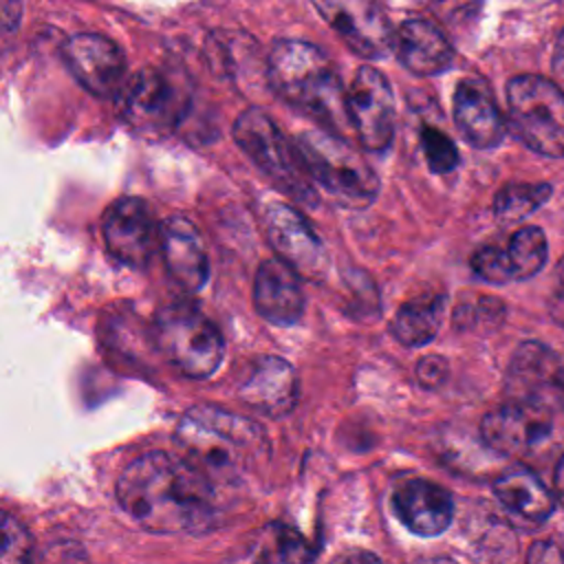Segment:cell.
Masks as SVG:
<instances>
[{
    "label": "cell",
    "instance_id": "cell-21",
    "mask_svg": "<svg viewBox=\"0 0 564 564\" xmlns=\"http://www.w3.org/2000/svg\"><path fill=\"white\" fill-rule=\"evenodd\" d=\"M494 494L502 507L524 524H542L551 518L555 498L529 469H509L494 482Z\"/></svg>",
    "mask_w": 564,
    "mask_h": 564
},
{
    "label": "cell",
    "instance_id": "cell-11",
    "mask_svg": "<svg viewBox=\"0 0 564 564\" xmlns=\"http://www.w3.org/2000/svg\"><path fill=\"white\" fill-rule=\"evenodd\" d=\"M480 434L494 452L524 456L549 438L551 412L540 399H513L482 419Z\"/></svg>",
    "mask_w": 564,
    "mask_h": 564
},
{
    "label": "cell",
    "instance_id": "cell-3",
    "mask_svg": "<svg viewBox=\"0 0 564 564\" xmlns=\"http://www.w3.org/2000/svg\"><path fill=\"white\" fill-rule=\"evenodd\" d=\"M273 90L297 110L311 115L330 130L348 121L346 90L326 53L295 37L278 40L267 59Z\"/></svg>",
    "mask_w": 564,
    "mask_h": 564
},
{
    "label": "cell",
    "instance_id": "cell-17",
    "mask_svg": "<svg viewBox=\"0 0 564 564\" xmlns=\"http://www.w3.org/2000/svg\"><path fill=\"white\" fill-rule=\"evenodd\" d=\"M159 249L174 282L185 291L203 289L209 278V260L203 238L192 220L183 216H170L163 220Z\"/></svg>",
    "mask_w": 564,
    "mask_h": 564
},
{
    "label": "cell",
    "instance_id": "cell-38",
    "mask_svg": "<svg viewBox=\"0 0 564 564\" xmlns=\"http://www.w3.org/2000/svg\"><path fill=\"white\" fill-rule=\"evenodd\" d=\"M555 392H557V397H560V401H562V405H564V366H562V370H560V375H557Z\"/></svg>",
    "mask_w": 564,
    "mask_h": 564
},
{
    "label": "cell",
    "instance_id": "cell-26",
    "mask_svg": "<svg viewBox=\"0 0 564 564\" xmlns=\"http://www.w3.org/2000/svg\"><path fill=\"white\" fill-rule=\"evenodd\" d=\"M513 278L527 280L533 278L546 262V238L540 227H522L518 229L507 249Z\"/></svg>",
    "mask_w": 564,
    "mask_h": 564
},
{
    "label": "cell",
    "instance_id": "cell-27",
    "mask_svg": "<svg viewBox=\"0 0 564 564\" xmlns=\"http://www.w3.org/2000/svg\"><path fill=\"white\" fill-rule=\"evenodd\" d=\"M31 531L11 513L0 511V564H22L33 555Z\"/></svg>",
    "mask_w": 564,
    "mask_h": 564
},
{
    "label": "cell",
    "instance_id": "cell-9",
    "mask_svg": "<svg viewBox=\"0 0 564 564\" xmlns=\"http://www.w3.org/2000/svg\"><path fill=\"white\" fill-rule=\"evenodd\" d=\"M344 44L366 59L388 55L394 44L392 24L377 0H311Z\"/></svg>",
    "mask_w": 564,
    "mask_h": 564
},
{
    "label": "cell",
    "instance_id": "cell-22",
    "mask_svg": "<svg viewBox=\"0 0 564 564\" xmlns=\"http://www.w3.org/2000/svg\"><path fill=\"white\" fill-rule=\"evenodd\" d=\"M562 361L540 344H522L509 364V383L513 388V399H538L544 386L555 390Z\"/></svg>",
    "mask_w": 564,
    "mask_h": 564
},
{
    "label": "cell",
    "instance_id": "cell-28",
    "mask_svg": "<svg viewBox=\"0 0 564 564\" xmlns=\"http://www.w3.org/2000/svg\"><path fill=\"white\" fill-rule=\"evenodd\" d=\"M421 148H423L427 167L434 174H447V172L456 170V165L460 161L458 148L454 145V141L445 132H441L432 126L421 128Z\"/></svg>",
    "mask_w": 564,
    "mask_h": 564
},
{
    "label": "cell",
    "instance_id": "cell-4",
    "mask_svg": "<svg viewBox=\"0 0 564 564\" xmlns=\"http://www.w3.org/2000/svg\"><path fill=\"white\" fill-rule=\"evenodd\" d=\"M295 148L311 178L344 207H366L379 192V178L368 161L344 139L324 130H306Z\"/></svg>",
    "mask_w": 564,
    "mask_h": 564
},
{
    "label": "cell",
    "instance_id": "cell-18",
    "mask_svg": "<svg viewBox=\"0 0 564 564\" xmlns=\"http://www.w3.org/2000/svg\"><path fill=\"white\" fill-rule=\"evenodd\" d=\"M454 121L471 148L489 150L505 137V121L482 79H460L454 90Z\"/></svg>",
    "mask_w": 564,
    "mask_h": 564
},
{
    "label": "cell",
    "instance_id": "cell-15",
    "mask_svg": "<svg viewBox=\"0 0 564 564\" xmlns=\"http://www.w3.org/2000/svg\"><path fill=\"white\" fill-rule=\"evenodd\" d=\"M397 518L416 535L443 533L454 518V500L447 489L425 478H408L392 494Z\"/></svg>",
    "mask_w": 564,
    "mask_h": 564
},
{
    "label": "cell",
    "instance_id": "cell-13",
    "mask_svg": "<svg viewBox=\"0 0 564 564\" xmlns=\"http://www.w3.org/2000/svg\"><path fill=\"white\" fill-rule=\"evenodd\" d=\"M183 112V95L176 82L159 68H141L123 90V115L132 126L161 128Z\"/></svg>",
    "mask_w": 564,
    "mask_h": 564
},
{
    "label": "cell",
    "instance_id": "cell-37",
    "mask_svg": "<svg viewBox=\"0 0 564 564\" xmlns=\"http://www.w3.org/2000/svg\"><path fill=\"white\" fill-rule=\"evenodd\" d=\"M555 280H557V300L564 304V258L555 269Z\"/></svg>",
    "mask_w": 564,
    "mask_h": 564
},
{
    "label": "cell",
    "instance_id": "cell-10",
    "mask_svg": "<svg viewBox=\"0 0 564 564\" xmlns=\"http://www.w3.org/2000/svg\"><path fill=\"white\" fill-rule=\"evenodd\" d=\"M101 234L108 251L128 267H145L161 240L150 205L143 198L126 196L115 200L101 223Z\"/></svg>",
    "mask_w": 564,
    "mask_h": 564
},
{
    "label": "cell",
    "instance_id": "cell-19",
    "mask_svg": "<svg viewBox=\"0 0 564 564\" xmlns=\"http://www.w3.org/2000/svg\"><path fill=\"white\" fill-rule=\"evenodd\" d=\"M399 62L414 75H438L449 68L454 46L445 31L425 18H410L394 31Z\"/></svg>",
    "mask_w": 564,
    "mask_h": 564
},
{
    "label": "cell",
    "instance_id": "cell-36",
    "mask_svg": "<svg viewBox=\"0 0 564 564\" xmlns=\"http://www.w3.org/2000/svg\"><path fill=\"white\" fill-rule=\"evenodd\" d=\"M555 494H557L560 502L564 505V456L560 458V463L555 467Z\"/></svg>",
    "mask_w": 564,
    "mask_h": 564
},
{
    "label": "cell",
    "instance_id": "cell-8",
    "mask_svg": "<svg viewBox=\"0 0 564 564\" xmlns=\"http://www.w3.org/2000/svg\"><path fill=\"white\" fill-rule=\"evenodd\" d=\"M348 121L361 145L370 152H383L394 137V95L383 73L361 66L346 90Z\"/></svg>",
    "mask_w": 564,
    "mask_h": 564
},
{
    "label": "cell",
    "instance_id": "cell-33",
    "mask_svg": "<svg viewBox=\"0 0 564 564\" xmlns=\"http://www.w3.org/2000/svg\"><path fill=\"white\" fill-rule=\"evenodd\" d=\"M22 22V0H0V44L9 40Z\"/></svg>",
    "mask_w": 564,
    "mask_h": 564
},
{
    "label": "cell",
    "instance_id": "cell-16",
    "mask_svg": "<svg viewBox=\"0 0 564 564\" xmlns=\"http://www.w3.org/2000/svg\"><path fill=\"white\" fill-rule=\"evenodd\" d=\"M253 306L267 322L278 326L300 322L304 313V291L297 269L282 258L264 260L253 280Z\"/></svg>",
    "mask_w": 564,
    "mask_h": 564
},
{
    "label": "cell",
    "instance_id": "cell-32",
    "mask_svg": "<svg viewBox=\"0 0 564 564\" xmlns=\"http://www.w3.org/2000/svg\"><path fill=\"white\" fill-rule=\"evenodd\" d=\"M447 375H449V366L438 355H427L416 364V379L427 390L441 388L447 381Z\"/></svg>",
    "mask_w": 564,
    "mask_h": 564
},
{
    "label": "cell",
    "instance_id": "cell-6",
    "mask_svg": "<svg viewBox=\"0 0 564 564\" xmlns=\"http://www.w3.org/2000/svg\"><path fill=\"white\" fill-rule=\"evenodd\" d=\"M511 132L533 152L564 159V93L540 75H518L507 84Z\"/></svg>",
    "mask_w": 564,
    "mask_h": 564
},
{
    "label": "cell",
    "instance_id": "cell-2",
    "mask_svg": "<svg viewBox=\"0 0 564 564\" xmlns=\"http://www.w3.org/2000/svg\"><path fill=\"white\" fill-rule=\"evenodd\" d=\"M176 445L216 487L236 485L267 449V436L251 419L214 405L187 410L176 427Z\"/></svg>",
    "mask_w": 564,
    "mask_h": 564
},
{
    "label": "cell",
    "instance_id": "cell-34",
    "mask_svg": "<svg viewBox=\"0 0 564 564\" xmlns=\"http://www.w3.org/2000/svg\"><path fill=\"white\" fill-rule=\"evenodd\" d=\"M529 562H544V560H553V562H562L564 560V551L553 544V542H535L527 555Z\"/></svg>",
    "mask_w": 564,
    "mask_h": 564
},
{
    "label": "cell",
    "instance_id": "cell-14",
    "mask_svg": "<svg viewBox=\"0 0 564 564\" xmlns=\"http://www.w3.org/2000/svg\"><path fill=\"white\" fill-rule=\"evenodd\" d=\"M267 236L278 251V258L304 273H319L326 256L322 240L313 231L311 223L286 203H271L264 212Z\"/></svg>",
    "mask_w": 564,
    "mask_h": 564
},
{
    "label": "cell",
    "instance_id": "cell-30",
    "mask_svg": "<svg viewBox=\"0 0 564 564\" xmlns=\"http://www.w3.org/2000/svg\"><path fill=\"white\" fill-rule=\"evenodd\" d=\"M505 306L498 302V297H480L476 304H463L456 308L454 317L460 328H480L482 322L491 328H496L502 322Z\"/></svg>",
    "mask_w": 564,
    "mask_h": 564
},
{
    "label": "cell",
    "instance_id": "cell-23",
    "mask_svg": "<svg viewBox=\"0 0 564 564\" xmlns=\"http://www.w3.org/2000/svg\"><path fill=\"white\" fill-rule=\"evenodd\" d=\"M443 308H445V302L441 295L414 297L401 304L390 324L392 335L410 348L430 344L441 328Z\"/></svg>",
    "mask_w": 564,
    "mask_h": 564
},
{
    "label": "cell",
    "instance_id": "cell-31",
    "mask_svg": "<svg viewBox=\"0 0 564 564\" xmlns=\"http://www.w3.org/2000/svg\"><path fill=\"white\" fill-rule=\"evenodd\" d=\"M432 13L445 24H467L478 15L480 0H425Z\"/></svg>",
    "mask_w": 564,
    "mask_h": 564
},
{
    "label": "cell",
    "instance_id": "cell-12",
    "mask_svg": "<svg viewBox=\"0 0 564 564\" xmlns=\"http://www.w3.org/2000/svg\"><path fill=\"white\" fill-rule=\"evenodd\" d=\"M62 59L70 75L93 95L112 97L128 70L119 44L101 33H75L62 44Z\"/></svg>",
    "mask_w": 564,
    "mask_h": 564
},
{
    "label": "cell",
    "instance_id": "cell-7",
    "mask_svg": "<svg viewBox=\"0 0 564 564\" xmlns=\"http://www.w3.org/2000/svg\"><path fill=\"white\" fill-rule=\"evenodd\" d=\"M154 337L167 361L185 377H209L223 361L220 330L187 302H174L159 311Z\"/></svg>",
    "mask_w": 564,
    "mask_h": 564
},
{
    "label": "cell",
    "instance_id": "cell-35",
    "mask_svg": "<svg viewBox=\"0 0 564 564\" xmlns=\"http://www.w3.org/2000/svg\"><path fill=\"white\" fill-rule=\"evenodd\" d=\"M553 82L562 88L564 93V29L555 42V51H553Z\"/></svg>",
    "mask_w": 564,
    "mask_h": 564
},
{
    "label": "cell",
    "instance_id": "cell-25",
    "mask_svg": "<svg viewBox=\"0 0 564 564\" xmlns=\"http://www.w3.org/2000/svg\"><path fill=\"white\" fill-rule=\"evenodd\" d=\"M551 196L549 183H509L494 198V214L502 220H520L542 207Z\"/></svg>",
    "mask_w": 564,
    "mask_h": 564
},
{
    "label": "cell",
    "instance_id": "cell-1",
    "mask_svg": "<svg viewBox=\"0 0 564 564\" xmlns=\"http://www.w3.org/2000/svg\"><path fill=\"white\" fill-rule=\"evenodd\" d=\"M121 509L154 533H196L212 527L216 485L185 456L150 452L132 460L117 480Z\"/></svg>",
    "mask_w": 564,
    "mask_h": 564
},
{
    "label": "cell",
    "instance_id": "cell-29",
    "mask_svg": "<svg viewBox=\"0 0 564 564\" xmlns=\"http://www.w3.org/2000/svg\"><path fill=\"white\" fill-rule=\"evenodd\" d=\"M471 269L474 273L491 284H507L513 278V269L509 262V256L505 249H498L494 245L480 247L474 256H471Z\"/></svg>",
    "mask_w": 564,
    "mask_h": 564
},
{
    "label": "cell",
    "instance_id": "cell-5",
    "mask_svg": "<svg viewBox=\"0 0 564 564\" xmlns=\"http://www.w3.org/2000/svg\"><path fill=\"white\" fill-rule=\"evenodd\" d=\"M238 148L289 196L302 205H317L313 178L306 172L302 156L286 141L278 123L260 108H247L234 123Z\"/></svg>",
    "mask_w": 564,
    "mask_h": 564
},
{
    "label": "cell",
    "instance_id": "cell-24",
    "mask_svg": "<svg viewBox=\"0 0 564 564\" xmlns=\"http://www.w3.org/2000/svg\"><path fill=\"white\" fill-rule=\"evenodd\" d=\"M253 557L262 562H306L313 553L308 542L295 529L273 522L256 538Z\"/></svg>",
    "mask_w": 564,
    "mask_h": 564
},
{
    "label": "cell",
    "instance_id": "cell-20",
    "mask_svg": "<svg viewBox=\"0 0 564 564\" xmlns=\"http://www.w3.org/2000/svg\"><path fill=\"white\" fill-rule=\"evenodd\" d=\"M240 399L267 416L291 412L297 401V375L293 366L280 357L258 359L240 386Z\"/></svg>",
    "mask_w": 564,
    "mask_h": 564
}]
</instances>
